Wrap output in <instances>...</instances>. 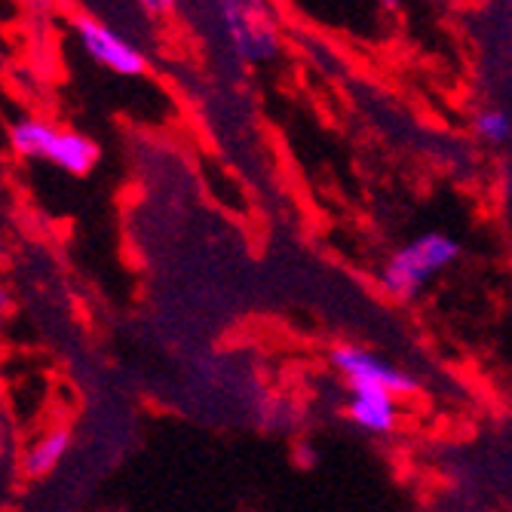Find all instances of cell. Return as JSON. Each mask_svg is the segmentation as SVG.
<instances>
[{"mask_svg":"<svg viewBox=\"0 0 512 512\" xmlns=\"http://www.w3.org/2000/svg\"><path fill=\"white\" fill-rule=\"evenodd\" d=\"M7 313H10V292H7L4 286H0V329H4Z\"/></svg>","mask_w":512,"mask_h":512,"instance_id":"30bf717a","label":"cell"},{"mask_svg":"<svg viewBox=\"0 0 512 512\" xmlns=\"http://www.w3.org/2000/svg\"><path fill=\"white\" fill-rule=\"evenodd\" d=\"M74 34L83 46V53L99 62L102 68H108L111 74L120 77H142L148 71V56L132 46L123 34L111 31L108 25H102L92 16H77L74 19Z\"/></svg>","mask_w":512,"mask_h":512,"instance_id":"277c9868","label":"cell"},{"mask_svg":"<svg viewBox=\"0 0 512 512\" xmlns=\"http://www.w3.org/2000/svg\"><path fill=\"white\" fill-rule=\"evenodd\" d=\"M381 4H384L387 10H399V7L405 4V0H381Z\"/></svg>","mask_w":512,"mask_h":512,"instance_id":"8fae6325","label":"cell"},{"mask_svg":"<svg viewBox=\"0 0 512 512\" xmlns=\"http://www.w3.org/2000/svg\"><path fill=\"white\" fill-rule=\"evenodd\" d=\"M0 68H4V53H0Z\"/></svg>","mask_w":512,"mask_h":512,"instance_id":"5bb4252c","label":"cell"},{"mask_svg":"<svg viewBox=\"0 0 512 512\" xmlns=\"http://www.w3.org/2000/svg\"><path fill=\"white\" fill-rule=\"evenodd\" d=\"M476 132L488 145H503V142H509V135H512V120L500 108H485V111L476 114Z\"/></svg>","mask_w":512,"mask_h":512,"instance_id":"52a82bcc","label":"cell"},{"mask_svg":"<svg viewBox=\"0 0 512 512\" xmlns=\"http://www.w3.org/2000/svg\"><path fill=\"white\" fill-rule=\"evenodd\" d=\"M460 258V243L442 230H427V234L408 240L399 246L381 267V286L387 295L399 301H411L421 295L436 276H442Z\"/></svg>","mask_w":512,"mask_h":512,"instance_id":"6da1fadb","label":"cell"},{"mask_svg":"<svg viewBox=\"0 0 512 512\" xmlns=\"http://www.w3.org/2000/svg\"><path fill=\"white\" fill-rule=\"evenodd\" d=\"M0 188H4V169H0Z\"/></svg>","mask_w":512,"mask_h":512,"instance_id":"4fadbf2b","label":"cell"},{"mask_svg":"<svg viewBox=\"0 0 512 512\" xmlns=\"http://www.w3.org/2000/svg\"><path fill=\"white\" fill-rule=\"evenodd\" d=\"M344 417L371 436H390L399 427V399L384 390H350Z\"/></svg>","mask_w":512,"mask_h":512,"instance_id":"5b68a950","label":"cell"},{"mask_svg":"<svg viewBox=\"0 0 512 512\" xmlns=\"http://www.w3.org/2000/svg\"><path fill=\"white\" fill-rule=\"evenodd\" d=\"M10 145L25 160L53 163L56 169L77 175V178L89 175L102 157L99 145L92 142L89 135L77 129H62L50 120H37V117L19 120L10 129Z\"/></svg>","mask_w":512,"mask_h":512,"instance_id":"7a4b0ae2","label":"cell"},{"mask_svg":"<svg viewBox=\"0 0 512 512\" xmlns=\"http://www.w3.org/2000/svg\"><path fill=\"white\" fill-rule=\"evenodd\" d=\"M138 7H142L148 16L160 19V16H169V13H175L178 0H138Z\"/></svg>","mask_w":512,"mask_h":512,"instance_id":"ba28073f","label":"cell"},{"mask_svg":"<svg viewBox=\"0 0 512 512\" xmlns=\"http://www.w3.org/2000/svg\"><path fill=\"white\" fill-rule=\"evenodd\" d=\"M10 451V433H7V421H4V414H0V460L7 457Z\"/></svg>","mask_w":512,"mask_h":512,"instance_id":"9c48e42d","label":"cell"},{"mask_svg":"<svg viewBox=\"0 0 512 512\" xmlns=\"http://www.w3.org/2000/svg\"><path fill=\"white\" fill-rule=\"evenodd\" d=\"M329 362L350 390H384V393H393L396 399H405L417 390V381L408 371H402L390 359L356 344L335 347Z\"/></svg>","mask_w":512,"mask_h":512,"instance_id":"3957f363","label":"cell"},{"mask_svg":"<svg viewBox=\"0 0 512 512\" xmlns=\"http://www.w3.org/2000/svg\"><path fill=\"white\" fill-rule=\"evenodd\" d=\"M68 451H71V430L68 427L56 424L50 430H43L22 451V473L28 479H46L50 473L59 470V463L68 457Z\"/></svg>","mask_w":512,"mask_h":512,"instance_id":"8992f818","label":"cell"},{"mask_svg":"<svg viewBox=\"0 0 512 512\" xmlns=\"http://www.w3.org/2000/svg\"><path fill=\"white\" fill-rule=\"evenodd\" d=\"M0 387H4V365H0Z\"/></svg>","mask_w":512,"mask_h":512,"instance_id":"7c38bea8","label":"cell"}]
</instances>
